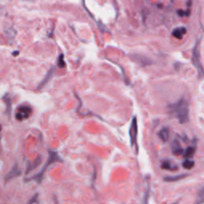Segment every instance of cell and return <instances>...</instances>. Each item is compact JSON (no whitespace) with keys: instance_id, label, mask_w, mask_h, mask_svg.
Returning a JSON list of instances; mask_svg holds the SVG:
<instances>
[{"instance_id":"cell-4","label":"cell","mask_w":204,"mask_h":204,"mask_svg":"<svg viewBox=\"0 0 204 204\" xmlns=\"http://www.w3.org/2000/svg\"><path fill=\"white\" fill-rule=\"evenodd\" d=\"M31 112V108L28 106H25V105L20 106L19 108H18V112L16 113V119L18 120H23L26 119L30 116Z\"/></svg>"},{"instance_id":"cell-3","label":"cell","mask_w":204,"mask_h":204,"mask_svg":"<svg viewBox=\"0 0 204 204\" xmlns=\"http://www.w3.org/2000/svg\"><path fill=\"white\" fill-rule=\"evenodd\" d=\"M137 132H138V125H137V119L136 116H134L132 120L130 128H129V136H130V144L133 146L136 143L137 138Z\"/></svg>"},{"instance_id":"cell-12","label":"cell","mask_w":204,"mask_h":204,"mask_svg":"<svg viewBox=\"0 0 204 204\" xmlns=\"http://www.w3.org/2000/svg\"><path fill=\"white\" fill-rule=\"evenodd\" d=\"M204 202V187L202 188L201 190L199 191L198 193V200L197 203H202Z\"/></svg>"},{"instance_id":"cell-6","label":"cell","mask_w":204,"mask_h":204,"mask_svg":"<svg viewBox=\"0 0 204 204\" xmlns=\"http://www.w3.org/2000/svg\"><path fill=\"white\" fill-rule=\"evenodd\" d=\"M158 136L162 141L167 142L169 138V129L167 127H164L158 132Z\"/></svg>"},{"instance_id":"cell-5","label":"cell","mask_w":204,"mask_h":204,"mask_svg":"<svg viewBox=\"0 0 204 204\" xmlns=\"http://www.w3.org/2000/svg\"><path fill=\"white\" fill-rule=\"evenodd\" d=\"M171 150H172V153L176 156H179L182 155L183 153V149L182 148L181 145L178 143L177 140H174L171 145Z\"/></svg>"},{"instance_id":"cell-1","label":"cell","mask_w":204,"mask_h":204,"mask_svg":"<svg viewBox=\"0 0 204 204\" xmlns=\"http://www.w3.org/2000/svg\"><path fill=\"white\" fill-rule=\"evenodd\" d=\"M170 110L175 116L177 117L180 124H184L189 120V107L188 102L184 99L181 98L175 104L169 106Z\"/></svg>"},{"instance_id":"cell-7","label":"cell","mask_w":204,"mask_h":204,"mask_svg":"<svg viewBox=\"0 0 204 204\" xmlns=\"http://www.w3.org/2000/svg\"><path fill=\"white\" fill-rule=\"evenodd\" d=\"M187 174H182V175H178V176H167L164 178V181L166 182H175L183 179L185 177H187Z\"/></svg>"},{"instance_id":"cell-10","label":"cell","mask_w":204,"mask_h":204,"mask_svg":"<svg viewBox=\"0 0 204 204\" xmlns=\"http://www.w3.org/2000/svg\"><path fill=\"white\" fill-rule=\"evenodd\" d=\"M185 33H186V29L185 28H177L172 32V35L178 39H181L183 38V35Z\"/></svg>"},{"instance_id":"cell-9","label":"cell","mask_w":204,"mask_h":204,"mask_svg":"<svg viewBox=\"0 0 204 204\" xmlns=\"http://www.w3.org/2000/svg\"><path fill=\"white\" fill-rule=\"evenodd\" d=\"M195 147H187L186 148V150L183 151V156H184L186 159H189V158L192 157L195 155Z\"/></svg>"},{"instance_id":"cell-2","label":"cell","mask_w":204,"mask_h":204,"mask_svg":"<svg viewBox=\"0 0 204 204\" xmlns=\"http://www.w3.org/2000/svg\"><path fill=\"white\" fill-rule=\"evenodd\" d=\"M198 44H196L195 47L194 48L192 54V62L194 66L197 69L198 73V76H204V70L202 64L200 62V59H199V52H198Z\"/></svg>"},{"instance_id":"cell-13","label":"cell","mask_w":204,"mask_h":204,"mask_svg":"<svg viewBox=\"0 0 204 204\" xmlns=\"http://www.w3.org/2000/svg\"><path fill=\"white\" fill-rule=\"evenodd\" d=\"M58 65L60 67H64L65 66V62L63 61V55H61L59 57V61H58Z\"/></svg>"},{"instance_id":"cell-11","label":"cell","mask_w":204,"mask_h":204,"mask_svg":"<svg viewBox=\"0 0 204 204\" xmlns=\"http://www.w3.org/2000/svg\"><path fill=\"white\" fill-rule=\"evenodd\" d=\"M195 166V161H192L189 159H186L183 162V167L185 169H191Z\"/></svg>"},{"instance_id":"cell-8","label":"cell","mask_w":204,"mask_h":204,"mask_svg":"<svg viewBox=\"0 0 204 204\" xmlns=\"http://www.w3.org/2000/svg\"><path fill=\"white\" fill-rule=\"evenodd\" d=\"M177 165H172L171 164L170 161H167V160H164V161L162 162L161 164V168L162 169H165V170H170V171H174L177 169Z\"/></svg>"}]
</instances>
